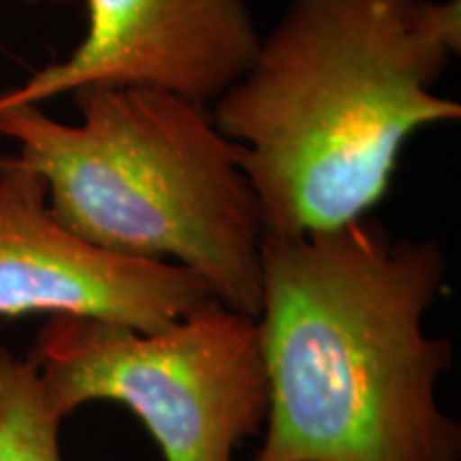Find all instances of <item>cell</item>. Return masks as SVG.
Returning <instances> with one entry per match:
<instances>
[{"label":"cell","instance_id":"cell-1","mask_svg":"<svg viewBox=\"0 0 461 461\" xmlns=\"http://www.w3.org/2000/svg\"><path fill=\"white\" fill-rule=\"evenodd\" d=\"M447 282L436 240L370 214L261 241L258 333L269 378L255 461H461L438 403L453 342L425 331Z\"/></svg>","mask_w":461,"mask_h":461},{"label":"cell","instance_id":"cell-2","mask_svg":"<svg viewBox=\"0 0 461 461\" xmlns=\"http://www.w3.org/2000/svg\"><path fill=\"white\" fill-rule=\"evenodd\" d=\"M461 50V0H288L210 109L235 143L263 235L367 216L414 132L457 122L434 86Z\"/></svg>","mask_w":461,"mask_h":461},{"label":"cell","instance_id":"cell-3","mask_svg":"<svg viewBox=\"0 0 461 461\" xmlns=\"http://www.w3.org/2000/svg\"><path fill=\"white\" fill-rule=\"evenodd\" d=\"M73 96L77 126L39 105L0 112V135L43 180L56 221L113 255L182 265L218 302L258 319L261 210L207 105L146 86Z\"/></svg>","mask_w":461,"mask_h":461},{"label":"cell","instance_id":"cell-4","mask_svg":"<svg viewBox=\"0 0 461 461\" xmlns=\"http://www.w3.org/2000/svg\"><path fill=\"white\" fill-rule=\"evenodd\" d=\"M31 357L62 419L88 402L124 403L165 461H235L267 420L258 322L216 297L158 331L54 314Z\"/></svg>","mask_w":461,"mask_h":461},{"label":"cell","instance_id":"cell-5","mask_svg":"<svg viewBox=\"0 0 461 461\" xmlns=\"http://www.w3.org/2000/svg\"><path fill=\"white\" fill-rule=\"evenodd\" d=\"M214 297L176 263L88 244L50 212L41 177L0 158V316L73 314L158 331Z\"/></svg>","mask_w":461,"mask_h":461},{"label":"cell","instance_id":"cell-6","mask_svg":"<svg viewBox=\"0 0 461 461\" xmlns=\"http://www.w3.org/2000/svg\"><path fill=\"white\" fill-rule=\"evenodd\" d=\"M86 9L84 41L3 92L0 112L90 86H146L210 105L261 45L246 0H86Z\"/></svg>","mask_w":461,"mask_h":461},{"label":"cell","instance_id":"cell-7","mask_svg":"<svg viewBox=\"0 0 461 461\" xmlns=\"http://www.w3.org/2000/svg\"><path fill=\"white\" fill-rule=\"evenodd\" d=\"M62 420L32 357L0 346V461H62Z\"/></svg>","mask_w":461,"mask_h":461},{"label":"cell","instance_id":"cell-8","mask_svg":"<svg viewBox=\"0 0 461 461\" xmlns=\"http://www.w3.org/2000/svg\"><path fill=\"white\" fill-rule=\"evenodd\" d=\"M24 3H37V0H24Z\"/></svg>","mask_w":461,"mask_h":461}]
</instances>
